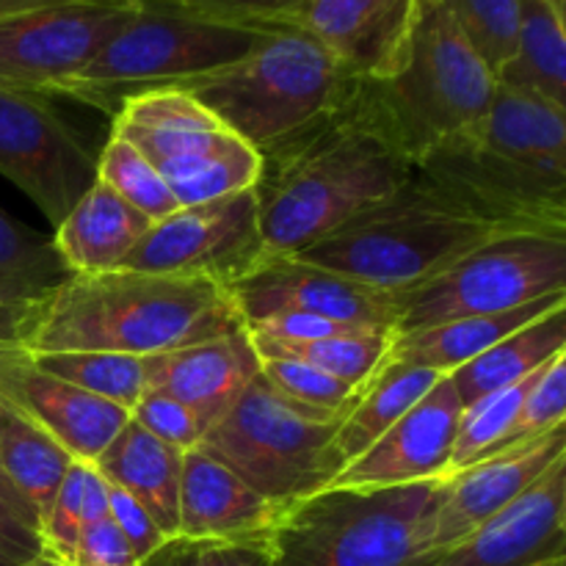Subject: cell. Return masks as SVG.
Instances as JSON below:
<instances>
[{
  "label": "cell",
  "mask_w": 566,
  "mask_h": 566,
  "mask_svg": "<svg viewBox=\"0 0 566 566\" xmlns=\"http://www.w3.org/2000/svg\"><path fill=\"white\" fill-rule=\"evenodd\" d=\"M50 99L0 86V175L59 227L97 182V153Z\"/></svg>",
  "instance_id": "5bb4252c"
},
{
  "label": "cell",
  "mask_w": 566,
  "mask_h": 566,
  "mask_svg": "<svg viewBox=\"0 0 566 566\" xmlns=\"http://www.w3.org/2000/svg\"><path fill=\"white\" fill-rule=\"evenodd\" d=\"M142 566H271L269 539H175L155 551Z\"/></svg>",
  "instance_id": "f35d334b"
},
{
  "label": "cell",
  "mask_w": 566,
  "mask_h": 566,
  "mask_svg": "<svg viewBox=\"0 0 566 566\" xmlns=\"http://www.w3.org/2000/svg\"><path fill=\"white\" fill-rule=\"evenodd\" d=\"M562 352H566V304H558L523 329L512 332L490 352L448 376L464 407H470L490 392L525 381Z\"/></svg>",
  "instance_id": "484cf974"
},
{
  "label": "cell",
  "mask_w": 566,
  "mask_h": 566,
  "mask_svg": "<svg viewBox=\"0 0 566 566\" xmlns=\"http://www.w3.org/2000/svg\"><path fill=\"white\" fill-rule=\"evenodd\" d=\"M558 459H566V423L448 479V492L437 506L429 542L415 562L457 545L506 512Z\"/></svg>",
  "instance_id": "ac0fdd59"
},
{
  "label": "cell",
  "mask_w": 566,
  "mask_h": 566,
  "mask_svg": "<svg viewBox=\"0 0 566 566\" xmlns=\"http://www.w3.org/2000/svg\"><path fill=\"white\" fill-rule=\"evenodd\" d=\"M48 3H59V0H0V17L17 14V11L39 9V6H48Z\"/></svg>",
  "instance_id": "7dc6e473"
},
{
  "label": "cell",
  "mask_w": 566,
  "mask_h": 566,
  "mask_svg": "<svg viewBox=\"0 0 566 566\" xmlns=\"http://www.w3.org/2000/svg\"><path fill=\"white\" fill-rule=\"evenodd\" d=\"M108 517L114 520V525L122 531V536L130 542V547L136 551V556L142 558V564L169 542L164 531L158 528V523L149 517L147 509H144L136 497L127 495V492H122L119 486L114 484H111Z\"/></svg>",
  "instance_id": "b9f144b4"
},
{
  "label": "cell",
  "mask_w": 566,
  "mask_h": 566,
  "mask_svg": "<svg viewBox=\"0 0 566 566\" xmlns=\"http://www.w3.org/2000/svg\"><path fill=\"white\" fill-rule=\"evenodd\" d=\"M558 564H566V562H558ZM558 564H551V566H558Z\"/></svg>",
  "instance_id": "816d5d0a"
},
{
  "label": "cell",
  "mask_w": 566,
  "mask_h": 566,
  "mask_svg": "<svg viewBox=\"0 0 566 566\" xmlns=\"http://www.w3.org/2000/svg\"><path fill=\"white\" fill-rule=\"evenodd\" d=\"M357 83L304 28H274L247 59L182 92L260 153L340 105Z\"/></svg>",
  "instance_id": "ba28073f"
},
{
  "label": "cell",
  "mask_w": 566,
  "mask_h": 566,
  "mask_svg": "<svg viewBox=\"0 0 566 566\" xmlns=\"http://www.w3.org/2000/svg\"><path fill=\"white\" fill-rule=\"evenodd\" d=\"M243 329L230 291L186 276L108 271L72 276L39 307L28 352L158 357Z\"/></svg>",
  "instance_id": "3957f363"
},
{
  "label": "cell",
  "mask_w": 566,
  "mask_h": 566,
  "mask_svg": "<svg viewBox=\"0 0 566 566\" xmlns=\"http://www.w3.org/2000/svg\"><path fill=\"white\" fill-rule=\"evenodd\" d=\"M39 307H6V304H0V343H25Z\"/></svg>",
  "instance_id": "f6af8a7d"
},
{
  "label": "cell",
  "mask_w": 566,
  "mask_h": 566,
  "mask_svg": "<svg viewBox=\"0 0 566 566\" xmlns=\"http://www.w3.org/2000/svg\"><path fill=\"white\" fill-rule=\"evenodd\" d=\"M346 415H321L282 398L263 374L205 431L199 451L230 468L280 512L337 479L335 437Z\"/></svg>",
  "instance_id": "9c48e42d"
},
{
  "label": "cell",
  "mask_w": 566,
  "mask_h": 566,
  "mask_svg": "<svg viewBox=\"0 0 566 566\" xmlns=\"http://www.w3.org/2000/svg\"><path fill=\"white\" fill-rule=\"evenodd\" d=\"M108 497L111 484L99 473L97 464L72 459L48 514L39 525L42 558H48L55 566L70 564V556L83 531L108 517Z\"/></svg>",
  "instance_id": "1f68e13d"
},
{
  "label": "cell",
  "mask_w": 566,
  "mask_h": 566,
  "mask_svg": "<svg viewBox=\"0 0 566 566\" xmlns=\"http://www.w3.org/2000/svg\"><path fill=\"white\" fill-rule=\"evenodd\" d=\"M558 562H566V459H558L495 520L409 566H551Z\"/></svg>",
  "instance_id": "d6986e66"
},
{
  "label": "cell",
  "mask_w": 566,
  "mask_h": 566,
  "mask_svg": "<svg viewBox=\"0 0 566 566\" xmlns=\"http://www.w3.org/2000/svg\"><path fill=\"white\" fill-rule=\"evenodd\" d=\"M368 97L403 155L420 164L442 144L481 125L497 75L442 0H420L407 55L387 81H365Z\"/></svg>",
  "instance_id": "277c9868"
},
{
  "label": "cell",
  "mask_w": 566,
  "mask_h": 566,
  "mask_svg": "<svg viewBox=\"0 0 566 566\" xmlns=\"http://www.w3.org/2000/svg\"><path fill=\"white\" fill-rule=\"evenodd\" d=\"M169 3L210 20L274 31V28H302L310 0H169Z\"/></svg>",
  "instance_id": "ab89813d"
},
{
  "label": "cell",
  "mask_w": 566,
  "mask_h": 566,
  "mask_svg": "<svg viewBox=\"0 0 566 566\" xmlns=\"http://www.w3.org/2000/svg\"><path fill=\"white\" fill-rule=\"evenodd\" d=\"M149 227L153 219L97 180L55 227L53 247L72 274H108L122 269Z\"/></svg>",
  "instance_id": "603a6c76"
},
{
  "label": "cell",
  "mask_w": 566,
  "mask_h": 566,
  "mask_svg": "<svg viewBox=\"0 0 566 566\" xmlns=\"http://www.w3.org/2000/svg\"><path fill=\"white\" fill-rule=\"evenodd\" d=\"M269 260L254 191L177 208L153 221L122 269L138 274L205 280L230 291Z\"/></svg>",
  "instance_id": "7c38bea8"
},
{
  "label": "cell",
  "mask_w": 566,
  "mask_h": 566,
  "mask_svg": "<svg viewBox=\"0 0 566 566\" xmlns=\"http://www.w3.org/2000/svg\"><path fill=\"white\" fill-rule=\"evenodd\" d=\"M547 3H551V9L556 11L558 17H564L566 20V0H547Z\"/></svg>",
  "instance_id": "c3c4849f"
},
{
  "label": "cell",
  "mask_w": 566,
  "mask_h": 566,
  "mask_svg": "<svg viewBox=\"0 0 566 566\" xmlns=\"http://www.w3.org/2000/svg\"><path fill=\"white\" fill-rule=\"evenodd\" d=\"M0 566H11L9 562H3V558H0Z\"/></svg>",
  "instance_id": "f907efd6"
},
{
  "label": "cell",
  "mask_w": 566,
  "mask_h": 566,
  "mask_svg": "<svg viewBox=\"0 0 566 566\" xmlns=\"http://www.w3.org/2000/svg\"><path fill=\"white\" fill-rule=\"evenodd\" d=\"M558 304H566V291L553 296L536 298V302L514 307L509 313L497 315H473V318L446 321V324L426 326V329L407 332V335H392L390 363H409L418 368H429L434 374H453L462 365L473 363L484 352L509 337L512 332L523 329L525 324L536 321L539 315L551 313Z\"/></svg>",
  "instance_id": "d4e9b609"
},
{
  "label": "cell",
  "mask_w": 566,
  "mask_h": 566,
  "mask_svg": "<svg viewBox=\"0 0 566 566\" xmlns=\"http://www.w3.org/2000/svg\"><path fill=\"white\" fill-rule=\"evenodd\" d=\"M415 175L492 230L566 238V108L497 83L486 119Z\"/></svg>",
  "instance_id": "7a4b0ae2"
},
{
  "label": "cell",
  "mask_w": 566,
  "mask_h": 566,
  "mask_svg": "<svg viewBox=\"0 0 566 566\" xmlns=\"http://www.w3.org/2000/svg\"><path fill=\"white\" fill-rule=\"evenodd\" d=\"M539 374L542 370H536L534 376H528V379L520 381V385L490 392V396L479 398V401H473L470 407H464L446 481L453 479L457 473H462V470L473 468L475 462H484V459L506 440L514 420H517L520 407H523L525 396H528L531 385H534Z\"/></svg>",
  "instance_id": "836d02e7"
},
{
  "label": "cell",
  "mask_w": 566,
  "mask_h": 566,
  "mask_svg": "<svg viewBox=\"0 0 566 566\" xmlns=\"http://www.w3.org/2000/svg\"><path fill=\"white\" fill-rule=\"evenodd\" d=\"M420 0H310L302 28L354 81H387L407 55Z\"/></svg>",
  "instance_id": "ffe728a7"
},
{
  "label": "cell",
  "mask_w": 566,
  "mask_h": 566,
  "mask_svg": "<svg viewBox=\"0 0 566 566\" xmlns=\"http://www.w3.org/2000/svg\"><path fill=\"white\" fill-rule=\"evenodd\" d=\"M260 374V357L247 326L177 352L147 357V387L186 403L205 431L238 401Z\"/></svg>",
  "instance_id": "44dd1931"
},
{
  "label": "cell",
  "mask_w": 566,
  "mask_h": 566,
  "mask_svg": "<svg viewBox=\"0 0 566 566\" xmlns=\"http://www.w3.org/2000/svg\"><path fill=\"white\" fill-rule=\"evenodd\" d=\"M94 464L108 484L119 486L147 509L166 539H175L180 517L182 451L166 446L136 420H127Z\"/></svg>",
  "instance_id": "cb8c5ba5"
},
{
  "label": "cell",
  "mask_w": 566,
  "mask_h": 566,
  "mask_svg": "<svg viewBox=\"0 0 566 566\" xmlns=\"http://www.w3.org/2000/svg\"><path fill=\"white\" fill-rule=\"evenodd\" d=\"M72 276L55 252L53 238L33 232L0 210V304L39 307Z\"/></svg>",
  "instance_id": "f1b7e54d"
},
{
  "label": "cell",
  "mask_w": 566,
  "mask_h": 566,
  "mask_svg": "<svg viewBox=\"0 0 566 566\" xmlns=\"http://www.w3.org/2000/svg\"><path fill=\"white\" fill-rule=\"evenodd\" d=\"M136 9L138 0H59L0 17V86L59 97Z\"/></svg>",
  "instance_id": "4fadbf2b"
},
{
  "label": "cell",
  "mask_w": 566,
  "mask_h": 566,
  "mask_svg": "<svg viewBox=\"0 0 566 566\" xmlns=\"http://www.w3.org/2000/svg\"><path fill=\"white\" fill-rule=\"evenodd\" d=\"M230 296L243 326L280 313H313L359 329H392L398 318L396 293L296 258H269L235 282Z\"/></svg>",
  "instance_id": "9a60e30c"
},
{
  "label": "cell",
  "mask_w": 566,
  "mask_h": 566,
  "mask_svg": "<svg viewBox=\"0 0 566 566\" xmlns=\"http://www.w3.org/2000/svg\"><path fill=\"white\" fill-rule=\"evenodd\" d=\"M66 566H142V558L122 536L114 520L105 517L83 531Z\"/></svg>",
  "instance_id": "7bdbcfd3"
},
{
  "label": "cell",
  "mask_w": 566,
  "mask_h": 566,
  "mask_svg": "<svg viewBox=\"0 0 566 566\" xmlns=\"http://www.w3.org/2000/svg\"><path fill=\"white\" fill-rule=\"evenodd\" d=\"M0 503H6V506H9L11 512L17 514V517H22V520H25L28 525H33V528L39 531V520H36V512H33V509H31V503H28L25 497H22L20 492H17V486L11 484L9 479H6V473H3V464H0Z\"/></svg>",
  "instance_id": "bcb514c9"
},
{
  "label": "cell",
  "mask_w": 566,
  "mask_h": 566,
  "mask_svg": "<svg viewBox=\"0 0 566 566\" xmlns=\"http://www.w3.org/2000/svg\"><path fill=\"white\" fill-rule=\"evenodd\" d=\"M415 164L381 125L365 81L340 105L260 149L254 182L269 258H291L385 202Z\"/></svg>",
  "instance_id": "6da1fadb"
},
{
  "label": "cell",
  "mask_w": 566,
  "mask_h": 566,
  "mask_svg": "<svg viewBox=\"0 0 566 566\" xmlns=\"http://www.w3.org/2000/svg\"><path fill=\"white\" fill-rule=\"evenodd\" d=\"M111 122V136L125 138L155 166L180 208L249 191L258 182V149L182 88L125 99Z\"/></svg>",
  "instance_id": "30bf717a"
},
{
  "label": "cell",
  "mask_w": 566,
  "mask_h": 566,
  "mask_svg": "<svg viewBox=\"0 0 566 566\" xmlns=\"http://www.w3.org/2000/svg\"><path fill=\"white\" fill-rule=\"evenodd\" d=\"M497 235L506 232L470 219L412 171L385 202L291 258L398 296Z\"/></svg>",
  "instance_id": "5b68a950"
},
{
  "label": "cell",
  "mask_w": 566,
  "mask_h": 566,
  "mask_svg": "<svg viewBox=\"0 0 566 566\" xmlns=\"http://www.w3.org/2000/svg\"><path fill=\"white\" fill-rule=\"evenodd\" d=\"M260 374L282 398L321 415H348V409L359 401L365 387L346 385V381L335 379V376L324 374L313 365L285 357H263L260 359Z\"/></svg>",
  "instance_id": "d590c367"
},
{
  "label": "cell",
  "mask_w": 566,
  "mask_h": 566,
  "mask_svg": "<svg viewBox=\"0 0 566 566\" xmlns=\"http://www.w3.org/2000/svg\"><path fill=\"white\" fill-rule=\"evenodd\" d=\"M33 363L66 385L130 412L147 392V359L114 352H31Z\"/></svg>",
  "instance_id": "d6a6232c"
},
{
  "label": "cell",
  "mask_w": 566,
  "mask_h": 566,
  "mask_svg": "<svg viewBox=\"0 0 566 566\" xmlns=\"http://www.w3.org/2000/svg\"><path fill=\"white\" fill-rule=\"evenodd\" d=\"M442 3L497 75L517 48L520 0H442Z\"/></svg>",
  "instance_id": "8d00e7d4"
},
{
  "label": "cell",
  "mask_w": 566,
  "mask_h": 566,
  "mask_svg": "<svg viewBox=\"0 0 566 566\" xmlns=\"http://www.w3.org/2000/svg\"><path fill=\"white\" fill-rule=\"evenodd\" d=\"M25 566H55V564H50L48 558H36V562H31V564H25Z\"/></svg>",
  "instance_id": "681fc988"
},
{
  "label": "cell",
  "mask_w": 566,
  "mask_h": 566,
  "mask_svg": "<svg viewBox=\"0 0 566 566\" xmlns=\"http://www.w3.org/2000/svg\"><path fill=\"white\" fill-rule=\"evenodd\" d=\"M249 332V329H247ZM258 357H285L313 365L346 385L363 387L385 365L392 343V329H354L346 335L318 340H280V337L249 332Z\"/></svg>",
  "instance_id": "4dcf8cb0"
},
{
  "label": "cell",
  "mask_w": 566,
  "mask_h": 566,
  "mask_svg": "<svg viewBox=\"0 0 566 566\" xmlns=\"http://www.w3.org/2000/svg\"><path fill=\"white\" fill-rule=\"evenodd\" d=\"M440 379L442 374H434L429 368L385 359V365L365 381L363 396L348 409L340 429H337L335 451L340 457L343 468L357 457H363Z\"/></svg>",
  "instance_id": "4316f807"
},
{
  "label": "cell",
  "mask_w": 566,
  "mask_h": 566,
  "mask_svg": "<svg viewBox=\"0 0 566 566\" xmlns=\"http://www.w3.org/2000/svg\"><path fill=\"white\" fill-rule=\"evenodd\" d=\"M0 401L59 442L77 462H97L130 420L125 409L39 368L22 343H0Z\"/></svg>",
  "instance_id": "2e32d148"
},
{
  "label": "cell",
  "mask_w": 566,
  "mask_h": 566,
  "mask_svg": "<svg viewBox=\"0 0 566 566\" xmlns=\"http://www.w3.org/2000/svg\"><path fill=\"white\" fill-rule=\"evenodd\" d=\"M0 558L11 566H25L42 558L39 531L22 517H17L6 503H0Z\"/></svg>",
  "instance_id": "ee69618b"
},
{
  "label": "cell",
  "mask_w": 566,
  "mask_h": 566,
  "mask_svg": "<svg viewBox=\"0 0 566 566\" xmlns=\"http://www.w3.org/2000/svg\"><path fill=\"white\" fill-rule=\"evenodd\" d=\"M130 420H136L142 429H147L149 434L158 437L166 446L177 448L182 453L199 448V442L205 437L202 420L186 403L166 396V392L153 390V387H147V392L130 409Z\"/></svg>",
  "instance_id": "60d3db41"
},
{
  "label": "cell",
  "mask_w": 566,
  "mask_h": 566,
  "mask_svg": "<svg viewBox=\"0 0 566 566\" xmlns=\"http://www.w3.org/2000/svg\"><path fill=\"white\" fill-rule=\"evenodd\" d=\"M462 412L464 403L451 376H442L363 457L348 462L329 486L387 490L446 481Z\"/></svg>",
  "instance_id": "e0dca14e"
},
{
  "label": "cell",
  "mask_w": 566,
  "mask_h": 566,
  "mask_svg": "<svg viewBox=\"0 0 566 566\" xmlns=\"http://www.w3.org/2000/svg\"><path fill=\"white\" fill-rule=\"evenodd\" d=\"M97 180L153 221L166 219L180 208L155 166L119 136H111L97 153Z\"/></svg>",
  "instance_id": "e575fe53"
},
{
  "label": "cell",
  "mask_w": 566,
  "mask_h": 566,
  "mask_svg": "<svg viewBox=\"0 0 566 566\" xmlns=\"http://www.w3.org/2000/svg\"><path fill=\"white\" fill-rule=\"evenodd\" d=\"M564 423H566V352L556 354V357L542 368V374L536 376L528 396H525L523 407H520L512 431H509L506 440H503L490 457H497V453L503 451H514V448L525 446V442L536 440V437L547 434V431L558 429V426Z\"/></svg>",
  "instance_id": "74e56055"
},
{
  "label": "cell",
  "mask_w": 566,
  "mask_h": 566,
  "mask_svg": "<svg viewBox=\"0 0 566 566\" xmlns=\"http://www.w3.org/2000/svg\"><path fill=\"white\" fill-rule=\"evenodd\" d=\"M566 291V238L506 232L431 280L398 293L392 335L473 315H497Z\"/></svg>",
  "instance_id": "8fae6325"
},
{
  "label": "cell",
  "mask_w": 566,
  "mask_h": 566,
  "mask_svg": "<svg viewBox=\"0 0 566 566\" xmlns=\"http://www.w3.org/2000/svg\"><path fill=\"white\" fill-rule=\"evenodd\" d=\"M280 514V509L263 501L213 457L199 448L182 453L177 536L219 542L269 539Z\"/></svg>",
  "instance_id": "7402d4cb"
},
{
  "label": "cell",
  "mask_w": 566,
  "mask_h": 566,
  "mask_svg": "<svg viewBox=\"0 0 566 566\" xmlns=\"http://www.w3.org/2000/svg\"><path fill=\"white\" fill-rule=\"evenodd\" d=\"M265 28L210 20L169 0H138L136 14L77 72L59 97L114 116L125 99L160 88H182L247 59Z\"/></svg>",
  "instance_id": "8992f818"
},
{
  "label": "cell",
  "mask_w": 566,
  "mask_h": 566,
  "mask_svg": "<svg viewBox=\"0 0 566 566\" xmlns=\"http://www.w3.org/2000/svg\"><path fill=\"white\" fill-rule=\"evenodd\" d=\"M497 83L566 108V20L547 0H520L517 48L497 72Z\"/></svg>",
  "instance_id": "83f0119b"
},
{
  "label": "cell",
  "mask_w": 566,
  "mask_h": 566,
  "mask_svg": "<svg viewBox=\"0 0 566 566\" xmlns=\"http://www.w3.org/2000/svg\"><path fill=\"white\" fill-rule=\"evenodd\" d=\"M448 481L352 490L293 503L269 534L271 566H409L429 542Z\"/></svg>",
  "instance_id": "52a82bcc"
},
{
  "label": "cell",
  "mask_w": 566,
  "mask_h": 566,
  "mask_svg": "<svg viewBox=\"0 0 566 566\" xmlns=\"http://www.w3.org/2000/svg\"><path fill=\"white\" fill-rule=\"evenodd\" d=\"M0 464L6 479L31 503L42 525L61 479L72 464L70 453L0 401Z\"/></svg>",
  "instance_id": "f546056e"
}]
</instances>
